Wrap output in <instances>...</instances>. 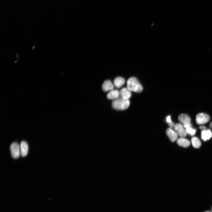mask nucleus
<instances>
[{
	"mask_svg": "<svg viewBox=\"0 0 212 212\" xmlns=\"http://www.w3.org/2000/svg\"><path fill=\"white\" fill-rule=\"evenodd\" d=\"M127 84V88L131 91L140 92L143 90L142 85L135 77H132L129 78Z\"/></svg>",
	"mask_w": 212,
	"mask_h": 212,
	"instance_id": "obj_1",
	"label": "nucleus"
},
{
	"mask_svg": "<svg viewBox=\"0 0 212 212\" xmlns=\"http://www.w3.org/2000/svg\"><path fill=\"white\" fill-rule=\"evenodd\" d=\"M129 100L122 98L121 97L113 100L112 102V107L117 110H123L127 109L129 106Z\"/></svg>",
	"mask_w": 212,
	"mask_h": 212,
	"instance_id": "obj_2",
	"label": "nucleus"
},
{
	"mask_svg": "<svg viewBox=\"0 0 212 212\" xmlns=\"http://www.w3.org/2000/svg\"><path fill=\"white\" fill-rule=\"evenodd\" d=\"M10 148L12 157L15 159L18 158L20 155L19 145L17 143H13L11 145Z\"/></svg>",
	"mask_w": 212,
	"mask_h": 212,
	"instance_id": "obj_3",
	"label": "nucleus"
},
{
	"mask_svg": "<svg viewBox=\"0 0 212 212\" xmlns=\"http://www.w3.org/2000/svg\"><path fill=\"white\" fill-rule=\"evenodd\" d=\"M210 120L209 116L205 113H200L196 115V121L197 124L203 125L208 122Z\"/></svg>",
	"mask_w": 212,
	"mask_h": 212,
	"instance_id": "obj_4",
	"label": "nucleus"
},
{
	"mask_svg": "<svg viewBox=\"0 0 212 212\" xmlns=\"http://www.w3.org/2000/svg\"><path fill=\"white\" fill-rule=\"evenodd\" d=\"M173 129L178 135L181 137H185L187 135L186 129L183 125L180 123L176 124Z\"/></svg>",
	"mask_w": 212,
	"mask_h": 212,
	"instance_id": "obj_5",
	"label": "nucleus"
},
{
	"mask_svg": "<svg viewBox=\"0 0 212 212\" xmlns=\"http://www.w3.org/2000/svg\"><path fill=\"white\" fill-rule=\"evenodd\" d=\"M114 85L110 80L105 81L102 84V88L105 92L110 91L114 89Z\"/></svg>",
	"mask_w": 212,
	"mask_h": 212,
	"instance_id": "obj_6",
	"label": "nucleus"
},
{
	"mask_svg": "<svg viewBox=\"0 0 212 212\" xmlns=\"http://www.w3.org/2000/svg\"><path fill=\"white\" fill-rule=\"evenodd\" d=\"M166 134L172 142H174L177 140L178 135L172 128H168L166 131Z\"/></svg>",
	"mask_w": 212,
	"mask_h": 212,
	"instance_id": "obj_7",
	"label": "nucleus"
},
{
	"mask_svg": "<svg viewBox=\"0 0 212 212\" xmlns=\"http://www.w3.org/2000/svg\"><path fill=\"white\" fill-rule=\"evenodd\" d=\"M120 93L121 97L124 99L129 100L131 96V91L127 87L122 88Z\"/></svg>",
	"mask_w": 212,
	"mask_h": 212,
	"instance_id": "obj_8",
	"label": "nucleus"
},
{
	"mask_svg": "<svg viewBox=\"0 0 212 212\" xmlns=\"http://www.w3.org/2000/svg\"><path fill=\"white\" fill-rule=\"evenodd\" d=\"M20 155L22 157H24L27 154L28 150V146L27 143L25 141H22L20 145Z\"/></svg>",
	"mask_w": 212,
	"mask_h": 212,
	"instance_id": "obj_9",
	"label": "nucleus"
},
{
	"mask_svg": "<svg viewBox=\"0 0 212 212\" xmlns=\"http://www.w3.org/2000/svg\"><path fill=\"white\" fill-rule=\"evenodd\" d=\"M120 92L117 90H113L109 92L107 95V97L110 100H115L119 97Z\"/></svg>",
	"mask_w": 212,
	"mask_h": 212,
	"instance_id": "obj_10",
	"label": "nucleus"
},
{
	"mask_svg": "<svg viewBox=\"0 0 212 212\" xmlns=\"http://www.w3.org/2000/svg\"><path fill=\"white\" fill-rule=\"evenodd\" d=\"M177 143L179 146L184 148L188 147L190 144V142L188 140L182 137L178 139Z\"/></svg>",
	"mask_w": 212,
	"mask_h": 212,
	"instance_id": "obj_11",
	"label": "nucleus"
},
{
	"mask_svg": "<svg viewBox=\"0 0 212 212\" xmlns=\"http://www.w3.org/2000/svg\"><path fill=\"white\" fill-rule=\"evenodd\" d=\"M179 121L183 124L190 123L191 119L189 116L185 114H181L178 116Z\"/></svg>",
	"mask_w": 212,
	"mask_h": 212,
	"instance_id": "obj_12",
	"label": "nucleus"
},
{
	"mask_svg": "<svg viewBox=\"0 0 212 212\" xmlns=\"http://www.w3.org/2000/svg\"><path fill=\"white\" fill-rule=\"evenodd\" d=\"M201 138L204 141L210 139L212 136V133L209 129L204 130L201 132Z\"/></svg>",
	"mask_w": 212,
	"mask_h": 212,
	"instance_id": "obj_13",
	"label": "nucleus"
},
{
	"mask_svg": "<svg viewBox=\"0 0 212 212\" xmlns=\"http://www.w3.org/2000/svg\"><path fill=\"white\" fill-rule=\"evenodd\" d=\"M125 83V79L123 78L120 77H116L114 81V86L118 88L121 87Z\"/></svg>",
	"mask_w": 212,
	"mask_h": 212,
	"instance_id": "obj_14",
	"label": "nucleus"
},
{
	"mask_svg": "<svg viewBox=\"0 0 212 212\" xmlns=\"http://www.w3.org/2000/svg\"><path fill=\"white\" fill-rule=\"evenodd\" d=\"M191 142L192 146L194 148H199L201 146V142L197 137H193L191 138Z\"/></svg>",
	"mask_w": 212,
	"mask_h": 212,
	"instance_id": "obj_15",
	"label": "nucleus"
},
{
	"mask_svg": "<svg viewBox=\"0 0 212 212\" xmlns=\"http://www.w3.org/2000/svg\"><path fill=\"white\" fill-rule=\"evenodd\" d=\"M166 121L168 125L170 128H174L176 124L173 122L171 119V116L170 115L167 116L166 117Z\"/></svg>",
	"mask_w": 212,
	"mask_h": 212,
	"instance_id": "obj_16",
	"label": "nucleus"
},
{
	"mask_svg": "<svg viewBox=\"0 0 212 212\" xmlns=\"http://www.w3.org/2000/svg\"><path fill=\"white\" fill-rule=\"evenodd\" d=\"M187 133L188 134L191 136L194 135L196 132V129L192 127H190L186 129Z\"/></svg>",
	"mask_w": 212,
	"mask_h": 212,
	"instance_id": "obj_17",
	"label": "nucleus"
},
{
	"mask_svg": "<svg viewBox=\"0 0 212 212\" xmlns=\"http://www.w3.org/2000/svg\"><path fill=\"white\" fill-rule=\"evenodd\" d=\"M183 125L185 129L190 127H192V125L190 123L183 124Z\"/></svg>",
	"mask_w": 212,
	"mask_h": 212,
	"instance_id": "obj_18",
	"label": "nucleus"
},
{
	"mask_svg": "<svg viewBox=\"0 0 212 212\" xmlns=\"http://www.w3.org/2000/svg\"><path fill=\"white\" fill-rule=\"evenodd\" d=\"M199 128L200 129L203 130H206V127L203 126H201L199 127Z\"/></svg>",
	"mask_w": 212,
	"mask_h": 212,
	"instance_id": "obj_19",
	"label": "nucleus"
},
{
	"mask_svg": "<svg viewBox=\"0 0 212 212\" xmlns=\"http://www.w3.org/2000/svg\"><path fill=\"white\" fill-rule=\"evenodd\" d=\"M209 126L210 127L212 128V121L210 123Z\"/></svg>",
	"mask_w": 212,
	"mask_h": 212,
	"instance_id": "obj_20",
	"label": "nucleus"
},
{
	"mask_svg": "<svg viewBox=\"0 0 212 212\" xmlns=\"http://www.w3.org/2000/svg\"><path fill=\"white\" fill-rule=\"evenodd\" d=\"M205 212H211V211H205Z\"/></svg>",
	"mask_w": 212,
	"mask_h": 212,
	"instance_id": "obj_21",
	"label": "nucleus"
},
{
	"mask_svg": "<svg viewBox=\"0 0 212 212\" xmlns=\"http://www.w3.org/2000/svg\"><path fill=\"white\" fill-rule=\"evenodd\" d=\"M211 212H212V208H211Z\"/></svg>",
	"mask_w": 212,
	"mask_h": 212,
	"instance_id": "obj_22",
	"label": "nucleus"
}]
</instances>
